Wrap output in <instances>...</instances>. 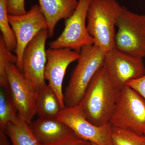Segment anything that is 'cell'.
I'll list each match as a JSON object with an SVG mask.
<instances>
[{"label":"cell","instance_id":"ac0fdd59","mask_svg":"<svg viewBox=\"0 0 145 145\" xmlns=\"http://www.w3.org/2000/svg\"><path fill=\"white\" fill-rule=\"evenodd\" d=\"M7 0H0V29L7 48L11 52L16 51V37L9 23Z\"/></svg>","mask_w":145,"mask_h":145},{"label":"cell","instance_id":"9c48e42d","mask_svg":"<svg viewBox=\"0 0 145 145\" xmlns=\"http://www.w3.org/2000/svg\"><path fill=\"white\" fill-rule=\"evenodd\" d=\"M113 85L121 90L130 81L142 77L145 71L142 59L114 48L105 53L103 65Z\"/></svg>","mask_w":145,"mask_h":145},{"label":"cell","instance_id":"2e32d148","mask_svg":"<svg viewBox=\"0 0 145 145\" xmlns=\"http://www.w3.org/2000/svg\"><path fill=\"white\" fill-rule=\"evenodd\" d=\"M4 131L12 145H40L32 133L29 124L19 114L16 121L7 125Z\"/></svg>","mask_w":145,"mask_h":145},{"label":"cell","instance_id":"9a60e30c","mask_svg":"<svg viewBox=\"0 0 145 145\" xmlns=\"http://www.w3.org/2000/svg\"><path fill=\"white\" fill-rule=\"evenodd\" d=\"M35 108L39 118H57L63 109L58 96L48 85L37 91Z\"/></svg>","mask_w":145,"mask_h":145},{"label":"cell","instance_id":"4fadbf2b","mask_svg":"<svg viewBox=\"0 0 145 145\" xmlns=\"http://www.w3.org/2000/svg\"><path fill=\"white\" fill-rule=\"evenodd\" d=\"M35 138L40 144L54 142L74 133L67 125L57 118H39L29 124Z\"/></svg>","mask_w":145,"mask_h":145},{"label":"cell","instance_id":"7a4b0ae2","mask_svg":"<svg viewBox=\"0 0 145 145\" xmlns=\"http://www.w3.org/2000/svg\"><path fill=\"white\" fill-rule=\"evenodd\" d=\"M64 93L65 108L78 106L96 72L103 66L105 53L96 45L83 47Z\"/></svg>","mask_w":145,"mask_h":145},{"label":"cell","instance_id":"8fae6325","mask_svg":"<svg viewBox=\"0 0 145 145\" xmlns=\"http://www.w3.org/2000/svg\"><path fill=\"white\" fill-rule=\"evenodd\" d=\"M6 73L8 86L18 114L29 124L36 114L35 101L37 91L25 78L16 64L7 63Z\"/></svg>","mask_w":145,"mask_h":145},{"label":"cell","instance_id":"7402d4cb","mask_svg":"<svg viewBox=\"0 0 145 145\" xmlns=\"http://www.w3.org/2000/svg\"><path fill=\"white\" fill-rule=\"evenodd\" d=\"M8 14L20 16L26 13L25 0H7Z\"/></svg>","mask_w":145,"mask_h":145},{"label":"cell","instance_id":"5b68a950","mask_svg":"<svg viewBox=\"0 0 145 145\" xmlns=\"http://www.w3.org/2000/svg\"><path fill=\"white\" fill-rule=\"evenodd\" d=\"M109 123L112 126L145 135V99L126 86L120 91Z\"/></svg>","mask_w":145,"mask_h":145},{"label":"cell","instance_id":"277c9868","mask_svg":"<svg viewBox=\"0 0 145 145\" xmlns=\"http://www.w3.org/2000/svg\"><path fill=\"white\" fill-rule=\"evenodd\" d=\"M115 48L133 57H145V15L133 13L122 6L117 19Z\"/></svg>","mask_w":145,"mask_h":145},{"label":"cell","instance_id":"ba28073f","mask_svg":"<svg viewBox=\"0 0 145 145\" xmlns=\"http://www.w3.org/2000/svg\"><path fill=\"white\" fill-rule=\"evenodd\" d=\"M81 139L98 145H114L110 123L97 126L86 118L80 107L63 109L57 117Z\"/></svg>","mask_w":145,"mask_h":145},{"label":"cell","instance_id":"44dd1931","mask_svg":"<svg viewBox=\"0 0 145 145\" xmlns=\"http://www.w3.org/2000/svg\"><path fill=\"white\" fill-rule=\"evenodd\" d=\"M40 145H91V143L81 139L72 133L59 140Z\"/></svg>","mask_w":145,"mask_h":145},{"label":"cell","instance_id":"d6986e66","mask_svg":"<svg viewBox=\"0 0 145 145\" xmlns=\"http://www.w3.org/2000/svg\"><path fill=\"white\" fill-rule=\"evenodd\" d=\"M112 138L114 145H145V135L112 126Z\"/></svg>","mask_w":145,"mask_h":145},{"label":"cell","instance_id":"52a82bcc","mask_svg":"<svg viewBox=\"0 0 145 145\" xmlns=\"http://www.w3.org/2000/svg\"><path fill=\"white\" fill-rule=\"evenodd\" d=\"M8 18L17 41L15 51L17 57L16 65L22 72L25 50L40 31L43 29H48L47 22L39 5L32 6L24 15L8 14Z\"/></svg>","mask_w":145,"mask_h":145},{"label":"cell","instance_id":"7c38bea8","mask_svg":"<svg viewBox=\"0 0 145 145\" xmlns=\"http://www.w3.org/2000/svg\"><path fill=\"white\" fill-rule=\"evenodd\" d=\"M80 52L66 48L46 50L45 79L55 91L63 109L65 108L62 88L65 74L69 65L79 59Z\"/></svg>","mask_w":145,"mask_h":145},{"label":"cell","instance_id":"3957f363","mask_svg":"<svg viewBox=\"0 0 145 145\" xmlns=\"http://www.w3.org/2000/svg\"><path fill=\"white\" fill-rule=\"evenodd\" d=\"M122 6L116 0H92L89 5L88 31L105 53L115 48V27Z\"/></svg>","mask_w":145,"mask_h":145},{"label":"cell","instance_id":"603a6c76","mask_svg":"<svg viewBox=\"0 0 145 145\" xmlns=\"http://www.w3.org/2000/svg\"><path fill=\"white\" fill-rule=\"evenodd\" d=\"M127 85L136 91L145 99V71L142 77L130 81L127 84Z\"/></svg>","mask_w":145,"mask_h":145},{"label":"cell","instance_id":"30bf717a","mask_svg":"<svg viewBox=\"0 0 145 145\" xmlns=\"http://www.w3.org/2000/svg\"><path fill=\"white\" fill-rule=\"evenodd\" d=\"M48 29L42 30L26 46L22 59V72L36 91L47 85L44 71L47 62L46 43Z\"/></svg>","mask_w":145,"mask_h":145},{"label":"cell","instance_id":"ffe728a7","mask_svg":"<svg viewBox=\"0 0 145 145\" xmlns=\"http://www.w3.org/2000/svg\"><path fill=\"white\" fill-rule=\"evenodd\" d=\"M17 57L7 48L3 36H0V86L1 88L9 87L6 73L8 63L16 64Z\"/></svg>","mask_w":145,"mask_h":145},{"label":"cell","instance_id":"6da1fadb","mask_svg":"<svg viewBox=\"0 0 145 145\" xmlns=\"http://www.w3.org/2000/svg\"><path fill=\"white\" fill-rule=\"evenodd\" d=\"M120 91L113 85L103 66L91 81L78 106L93 124L107 123L116 107Z\"/></svg>","mask_w":145,"mask_h":145},{"label":"cell","instance_id":"e0dca14e","mask_svg":"<svg viewBox=\"0 0 145 145\" xmlns=\"http://www.w3.org/2000/svg\"><path fill=\"white\" fill-rule=\"evenodd\" d=\"M18 112L9 87L1 88L0 131H4L7 125L18 119Z\"/></svg>","mask_w":145,"mask_h":145},{"label":"cell","instance_id":"5bb4252c","mask_svg":"<svg viewBox=\"0 0 145 145\" xmlns=\"http://www.w3.org/2000/svg\"><path fill=\"white\" fill-rule=\"evenodd\" d=\"M48 26V37L54 34V28L59 21L67 20L78 7L79 0H39Z\"/></svg>","mask_w":145,"mask_h":145},{"label":"cell","instance_id":"8992f818","mask_svg":"<svg viewBox=\"0 0 145 145\" xmlns=\"http://www.w3.org/2000/svg\"><path fill=\"white\" fill-rule=\"evenodd\" d=\"M92 0H79L78 7L69 18L65 20L63 31L56 40L48 44L49 48H69L80 52L83 47L94 44L88 31L86 22Z\"/></svg>","mask_w":145,"mask_h":145},{"label":"cell","instance_id":"cb8c5ba5","mask_svg":"<svg viewBox=\"0 0 145 145\" xmlns=\"http://www.w3.org/2000/svg\"><path fill=\"white\" fill-rule=\"evenodd\" d=\"M91 145H98L96 144H94V143H91Z\"/></svg>","mask_w":145,"mask_h":145}]
</instances>
